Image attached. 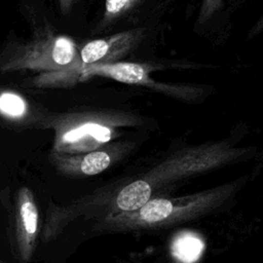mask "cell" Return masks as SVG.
I'll return each mask as SVG.
<instances>
[{
  "mask_svg": "<svg viewBox=\"0 0 263 263\" xmlns=\"http://www.w3.org/2000/svg\"><path fill=\"white\" fill-rule=\"evenodd\" d=\"M225 191L217 189L196 196L168 199L155 197L133 212H118L96 219L97 231H118L132 228L165 226L197 216L217 203Z\"/></svg>",
  "mask_w": 263,
  "mask_h": 263,
  "instance_id": "6da1fadb",
  "label": "cell"
},
{
  "mask_svg": "<svg viewBox=\"0 0 263 263\" xmlns=\"http://www.w3.org/2000/svg\"><path fill=\"white\" fill-rule=\"evenodd\" d=\"M116 119L102 112H66L46 115L37 121L42 128L53 130L50 152L78 154L97 149L111 139Z\"/></svg>",
  "mask_w": 263,
  "mask_h": 263,
  "instance_id": "7a4b0ae2",
  "label": "cell"
},
{
  "mask_svg": "<svg viewBox=\"0 0 263 263\" xmlns=\"http://www.w3.org/2000/svg\"><path fill=\"white\" fill-rule=\"evenodd\" d=\"M143 36L142 29H134L90 40L78 47L77 58L70 66L59 71L41 72L32 83L36 87L73 86L79 82L83 68L119 62L140 44Z\"/></svg>",
  "mask_w": 263,
  "mask_h": 263,
  "instance_id": "3957f363",
  "label": "cell"
},
{
  "mask_svg": "<svg viewBox=\"0 0 263 263\" xmlns=\"http://www.w3.org/2000/svg\"><path fill=\"white\" fill-rule=\"evenodd\" d=\"M77 54L78 46L71 37L46 29L36 33L29 42L6 51L1 57L0 71H59L70 66Z\"/></svg>",
  "mask_w": 263,
  "mask_h": 263,
  "instance_id": "277c9868",
  "label": "cell"
},
{
  "mask_svg": "<svg viewBox=\"0 0 263 263\" xmlns=\"http://www.w3.org/2000/svg\"><path fill=\"white\" fill-rule=\"evenodd\" d=\"M14 245L16 256L23 263L29 262L35 252L39 235V210L31 189L21 187L14 200Z\"/></svg>",
  "mask_w": 263,
  "mask_h": 263,
  "instance_id": "5b68a950",
  "label": "cell"
},
{
  "mask_svg": "<svg viewBox=\"0 0 263 263\" xmlns=\"http://www.w3.org/2000/svg\"><path fill=\"white\" fill-rule=\"evenodd\" d=\"M159 69L153 65L133 62H115L110 64H97L82 69L79 82L86 81L95 76L110 78L118 82L149 86L167 93L185 91L186 88L161 84L150 78V72Z\"/></svg>",
  "mask_w": 263,
  "mask_h": 263,
  "instance_id": "8992f818",
  "label": "cell"
},
{
  "mask_svg": "<svg viewBox=\"0 0 263 263\" xmlns=\"http://www.w3.org/2000/svg\"><path fill=\"white\" fill-rule=\"evenodd\" d=\"M119 149L115 145L78 153H49V161L59 173L72 178L98 175L107 170L117 157Z\"/></svg>",
  "mask_w": 263,
  "mask_h": 263,
  "instance_id": "52a82bcc",
  "label": "cell"
},
{
  "mask_svg": "<svg viewBox=\"0 0 263 263\" xmlns=\"http://www.w3.org/2000/svg\"><path fill=\"white\" fill-rule=\"evenodd\" d=\"M202 251V241L192 235L183 234L176 238L173 245L175 256L184 263H192L198 259Z\"/></svg>",
  "mask_w": 263,
  "mask_h": 263,
  "instance_id": "ba28073f",
  "label": "cell"
},
{
  "mask_svg": "<svg viewBox=\"0 0 263 263\" xmlns=\"http://www.w3.org/2000/svg\"><path fill=\"white\" fill-rule=\"evenodd\" d=\"M27 112L26 101L17 93L4 91L0 93V113L5 117L17 119L25 116Z\"/></svg>",
  "mask_w": 263,
  "mask_h": 263,
  "instance_id": "9c48e42d",
  "label": "cell"
},
{
  "mask_svg": "<svg viewBox=\"0 0 263 263\" xmlns=\"http://www.w3.org/2000/svg\"><path fill=\"white\" fill-rule=\"evenodd\" d=\"M140 2L141 0H105L102 25L106 26L119 18Z\"/></svg>",
  "mask_w": 263,
  "mask_h": 263,
  "instance_id": "30bf717a",
  "label": "cell"
},
{
  "mask_svg": "<svg viewBox=\"0 0 263 263\" xmlns=\"http://www.w3.org/2000/svg\"><path fill=\"white\" fill-rule=\"evenodd\" d=\"M223 0H202L198 13L197 24L201 25L206 22L221 6Z\"/></svg>",
  "mask_w": 263,
  "mask_h": 263,
  "instance_id": "8fae6325",
  "label": "cell"
},
{
  "mask_svg": "<svg viewBox=\"0 0 263 263\" xmlns=\"http://www.w3.org/2000/svg\"><path fill=\"white\" fill-rule=\"evenodd\" d=\"M76 0H59L60 9L64 14H67L71 11Z\"/></svg>",
  "mask_w": 263,
  "mask_h": 263,
  "instance_id": "7c38bea8",
  "label": "cell"
},
{
  "mask_svg": "<svg viewBox=\"0 0 263 263\" xmlns=\"http://www.w3.org/2000/svg\"><path fill=\"white\" fill-rule=\"evenodd\" d=\"M263 33V13L262 15L260 16V18L256 22V24L254 25V27L252 28V30L250 31V37H254L258 34H261Z\"/></svg>",
  "mask_w": 263,
  "mask_h": 263,
  "instance_id": "4fadbf2b",
  "label": "cell"
},
{
  "mask_svg": "<svg viewBox=\"0 0 263 263\" xmlns=\"http://www.w3.org/2000/svg\"><path fill=\"white\" fill-rule=\"evenodd\" d=\"M0 263H4V262H3V261H2V260H0Z\"/></svg>",
  "mask_w": 263,
  "mask_h": 263,
  "instance_id": "5bb4252c",
  "label": "cell"
}]
</instances>
